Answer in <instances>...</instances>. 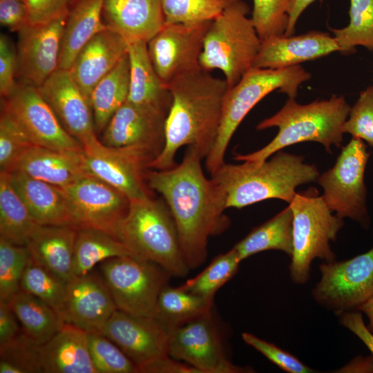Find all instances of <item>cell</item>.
Returning a JSON list of instances; mask_svg holds the SVG:
<instances>
[{"label":"cell","mask_w":373,"mask_h":373,"mask_svg":"<svg viewBox=\"0 0 373 373\" xmlns=\"http://www.w3.org/2000/svg\"><path fill=\"white\" fill-rule=\"evenodd\" d=\"M41 373H97L88 347V332L69 323L39 346Z\"/></svg>","instance_id":"26"},{"label":"cell","mask_w":373,"mask_h":373,"mask_svg":"<svg viewBox=\"0 0 373 373\" xmlns=\"http://www.w3.org/2000/svg\"><path fill=\"white\" fill-rule=\"evenodd\" d=\"M12 186L8 173L0 171V238L26 246L40 227Z\"/></svg>","instance_id":"35"},{"label":"cell","mask_w":373,"mask_h":373,"mask_svg":"<svg viewBox=\"0 0 373 373\" xmlns=\"http://www.w3.org/2000/svg\"><path fill=\"white\" fill-rule=\"evenodd\" d=\"M202 159L188 146L180 164L146 173L149 186L161 195L171 211L190 269L204 262L209 238L224 232L230 224L224 213V193L211 177L205 175Z\"/></svg>","instance_id":"1"},{"label":"cell","mask_w":373,"mask_h":373,"mask_svg":"<svg viewBox=\"0 0 373 373\" xmlns=\"http://www.w3.org/2000/svg\"><path fill=\"white\" fill-rule=\"evenodd\" d=\"M30 254L25 246L0 238V300L8 301L20 289Z\"/></svg>","instance_id":"44"},{"label":"cell","mask_w":373,"mask_h":373,"mask_svg":"<svg viewBox=\"0 0 373 373\" xmlns=\"http://www.w3.org/2000/svg\"><path fill=\"white\" fill-rule=\"evenodd\" d=\"M126 256H135L118 238L95 229H77L71 278L90 272L107 259Z\"/></svg>","instance_id":"34"},{"label":"cell","mask_w":373,"mask_h":373,"mask_svg":"<svg viewBox=\"0 0 373 373\" xmlns=\"http://www.w3.org/2000/svg\"><path fill=\"white\" fill-rule=\"evenodd\" d=\"M8 303L23 332L38 345L49 341L65 323L50 306L21 289L15 293Z\"/></svg>","instance_id":"31"},{"label":"cell","mask_w":373,"mask_h":373,"mask_svg":"<svg viewBox=\"0 0 373 373\" xmlns=\"http://www.w3.org/2000/svg\"><path fill=\"white\" fill-rule=\"evenodd\" d=\"M37 88L64 129L83 146L99 140L90 102L69 70L58 68Z\"/></svg>","instance_id":"20"},{"label":"cell","mask_w":373,"mask_h":373,"mask_svg":"<svg viewBox=\"0 0 373 373\" xmlns=\"http://www.w3.org/2000/svg\"><path fill=\"white\" fill-rule=\"evenodd\" d=\"M345 370L346 372H373V356L354 359Z\"/></svg>","instance_id":"55"},{"label":"cell","mask_w":373,"mask_h":373,"mask_svg":"<svg viewBox=\"0 0 373 373\" xmlns=\"http://www.w3.org/2000/svg\"><path fill=\"white\" fill-rule=\"evenodd\" d=\"M140 373H200L193 366L180 363L169 355L162 356L138 370Z\"/></svg>","instance_id":"52"},{"label":"cell","mask_w":373,"mask_h":373,"mask_svg":"<svg viewBox=\"0 0 373 373\" xmlns=\"http://www.w3.org/2000/svg\"><path fill=\"white\" fill-rule=\"evenodd\" d=\"M88 347L97 373H137L136 365L102 332H88Z\"/></svg>","instance_id":"42"},{"label":"cell","mask_w":373,"mask_h":373,"mask_svg":"<svg viewBox=\"0 0 373 373\" xmlns=\"http://www.w3.org/2000/svg\"><path fill=\"white\" fill-rule=\"evenodd\" d=\"M318 176L316 166L305 163L303 157L279 151L270 160L224 162L210 177L223 191L227 209H241L273 198L289 203L298 186Z\"/></svg>","instance_id":"3"},{"label":"cell","mask_w":373,"mask_h":373,"mask_svg":"<svg viewBox=\"0 0 373 373\" xmlns=\"http://www.w3.org/2000/svg\"><path fill=\"white\" fill-rule=\"evenodd\" d=\"M21 331L8 301L0 300V347L14 339Z\"/></svg>","instance_id":"53"},{"label":"cell","mask_w":373,"mask_h":373,"mask_svg":"<svg viewBox=\"0 0 373 373\" xmlns=\"http://www.w3.org/2000/svg\"><path fill=\"white\" fill-rule=\"evenodd\" d=\"M77 233L68 225L40 226L25 247L34 261L68 282Z\"/></svg>","instance_id":"29"},{"label":"cell","mask_w":373,"mask_h":373,"mask_svg":"<svg viewBox=\"0 0 373 373\" xmlns=\"http://www.w3.org/2000/svg\"><path fill=\"white\" fill-rule=\"evenodd\" d=\"M293 220V212L289 205L254 228L233 247L241 260L267 250L281 251L291 257L294 250Z\"/></svg>","instance_id":"33"},{"label":"cell","mask_w":373,"mask_h":373,"mask_svg":"<svg viewBox=\"0 0 373 373\" xmlns=\"http://www.w3.org/2000/svg\"><path fill=\"white\" fill-rule=\"evenodd\" d=\"M343 131L373 146V84L360 93Z\"/></svg>","instance_id":"46"},{"label":"cell","mask_w":373,"mask_h":373,"mask_svg":"<svg viewBox=\"0 0 373 373\" xmlns=\"http://www.w3.org/2000/svg\"><path fill=\"white\" fill-rule=\"evenodd\" d=\"M17 51L11 39L5 35L0 37V94L6 99L15 91L17 84Z\"/></svg>","instance_id":"49"},{"label":"cell","mask_w":373,"mask_h":373,"mask_svg":"<svg viewBox=\"0 0 373 373\" xmlns=\"http://www.w3.org/2000/svg\"><path fill=\"white\" fill-rule=\"evenodd\" d=\"M128 57L130 81L126 101L168 114L172 104V95L152 64L147 42L135 41L128 43Z\"/></svg>","instance_id":"28"},{"label":"cell","mask_w":373,"mask_h":373,"mask_svg":"<svg viewBox=\"0 0 373 373\" xmlns=\"http://www.w3.org/2000/svg\"><path fill=\"white\" fill-rule=\"evenodd\" d=\"M319 269L321 278L312 296L337 314L358 310L373 295V247L347 260L323 262Z\"/></svg>","instance_id":"12"},{"label":"cell","mask_w":373,"mask_h":373,"mask_svg":"<svg viewBox=\"0 0 373 373\" xmlns=\"http://www.w3.org/2000/svg\"><path fill=\"white\" fill-rule=\"evenodd\" d=\"M86 171L124 193L130 200L152 196L146 173L155 155L137 147H110L99 140L83 146Z\"/></svg>","instance_id":"11"},{"label":"cell","mask_w":373,"mask_h":373,"mask_svg":"<svg viewBox=\"0 0 373 373\" xmlns=\"http://www.w3.org/2000/svg\"><path fill=\"white\" fill-rule=\"evenodd\" d=\"M349 24L340 29H330L341 54L356 51L363 46L373 51V0H350Z\"/></svg>","instance_id":"37"},{"label":"cell","mask_w":373,"mask_h":373,"mask_svg":"<svg viewBox=\"0 0 373 373\" xmlns=\"http://www.w3.org/2000/svg\"><path fill=\"white\" fill-rule=\"evenodd\" d=\"M228 0H162L165 24L193 26L218 17Z\"/></svg>","instance_id":"40"},{"label":"cell","mask_w":373,"mask_h":373,"mask_svg":"<svg viewBox=\"0 0 373 373\" xmlns=\"http://www.w3.org/2000/svg\"><path fill=\"white\" fill-rule=\"evenodd\" d=\"M289 205L294 216L290 276L294 283L304 284L309 279L311 263L315 258L327 262L335 260L329 242L336 239L343 220L332 214L316 189L296 193Z\"/></svg>","instance_id":"8"},{"label":"cell","mask_w":373,"mask_h":373,"mask_svg":"<svg viewBox=\"0 0 373 373\" xmlns=\"http://www.w3.org/2000/svg\"><path fill=\"white\" fill-rule=\"evenodd\" d=\"M39 346L21 331L0 347V373H41Z\"/></svg>","instance_id":"41"},{"label":"cell","mask_w":373,"mask_h":373,"mask_svg":"<svg viewBox=\"0 0 373 373\" xmlns=\"http://www.w3.org/2000/svg\"><path fill=\"white\" fill-rule=\"evenodd\" d=\"M63 190L74 228L95 229L118 238L119 227L130 204L124 193L91 175Z\"/></svg>","instance_id":"13"},{"label":"cell","mask_w":373,"mask_h":373,"mask_svg":"<svg viewBox=\"0 0 373 373\" xmlns=\"http://www.w3.org/2000/svg\"><path fill=\"white\" fill-rule=\"evenodd\" d=\"M102 333L115 343L138 370L168 355L169 332L153 318L117 309Z\"/></svg>","instance_id":"19"},{"label":"cell","mask_w":373,"mask_h":373,"mask_svg":"<svg viewBox=\"0 0 373 373\" xmlns=\"http://www.w3.org/2000/svg\"><path fill=\"white\" fill-rule=\"evenodd\" d=\"M78 0H24L28 24L37 25L67 18Z\"/></svg>","instance_id":"48"},{"label":"cell","mask_w":373,"mask_h":373,"mask_svg":"<svg viewBox=\"0 0 373 373\" xmlns=\"http://www.w3.org/2000/svg\"><path fill=\"white\" fill-rule=\"evenodd\" d=\"M128 47L121 35L107 27L78 52L69 71L89 102L94 87L127 54Z\"/></svg>","instance_id":"23"},{"label":"cell","mask_w":373,"mask_h":373,"mask_svg":"<svg viewBox=\"0 0 373 373\" xmlns=\"http://www.w3.org/2000/svg\"><path fill=\"white\" fill-rule=\"evenodd\" d=\"M67 283V281L37 263L30 256L21 279L20 289L43 300L62 318Z\"/></svg>","instance_id":"38"},{"label":"cell","mask_w":373,"mask_h":373,"mask_svg":"<svg viewBox=\"0 0 373 373\" xmlns=\"http://www.w3.org/2000/svg\"><path fill=\"white\" fill-rule=\"evenodd\" d=\"M244 0H228L222 12L206 32L200 57L202 68L220 70L229 87L235 85L251 68L262 41Z\"/></svg>","instance_id":"7"},{"label":"cell","mask_w":373,"mask_h":373,"mask_svg":"<svg viewBox=\"0 0 373 373\" xmlns=\"http://www.w3.org/2000/svg\"><path fill=\"white\" fill-rule=\"evenodd\" d=\"M117 236L136 257L158 265L171 276L187 275L190 269L182 255L177 227L162 198L130 200Z\"/></svg>","instance_id":"5"},{"label":"cell","mask_w":373,"mask_h":373,"mask_svg":"<svg viewBox=\"0 0 373 373\" xmlns=\"http://www.w3.org/2000/svg\"><path fill=\"white\" fill-rule=\"evenodd\" d=\"M167 115L126 101L113 115L99 140L110 147L141 148L156 157L164 146Z\"/></svg>","instance_id":"18"},{"label":"cell","mask_w":373,"mask_h":373,"mask_svg":"<svg viewBox=\"0 0 373 373\" xmlns=\"http://www.w3.org/2000/svg\"><path fill=\"white\" fill-rule=\"evenodd\" d=\"M99 269L117 309L138 316L153 317L159 294L171 276L158 265L131 256L107 259Z\"/></svg>","instance_id":"9"},{"label":"cell","mask_w":373,"mask_h":373,"mask_svg":"<svg viewBox=\"0 0 373 373\" xmlns=\"http://www.w3.org/2000/svg\"><path fill=\"white\" fill-rule=\"evenodd\" d=\"M130 81V64L127 54L94 87L90 96L95 131L101 133L127 100Z\"/></svg>","instance_id":"32"},{"label":"cell","mask_w":373,"mask_h":373,"mask_svg":"<svg viewBox=\"0 0 373 373\" xmlns=\"http://www.w3.org/2000/svg\"><path fill=\"white\" fill-rule=\"evenodd\" d=\"M242 338L247 345L256 350L271 363L287 372H314V370L302 363L294 355L271 343L262 340L248 332H243Z\"/></svg>","instance_id":"47"},{"label":"cell","mask_w":373,"mask_h":373,"mask_svg":"<svg viewBox=\"0 0 373 373\" xmlns=\"http://www.w3.org/2000/svg\"><path fill=\"white\" fill-rule=\"evenodd\" d=\"M66 20L28 24L17 32V77L20 83L39 88L58 69Z\"/></svg>","instance_id":"17"},{"label":"cell","mask_w":373,"mask_h":373,"mask_svg":"<svg viewBox=\"0 0 373 373\" xmlns=\"http://www.w3.org/2000/svg\"><path fill=\"white\" fill-rule=\"evenodd\" d=\"M82 151H61L32 145L11 171L64 189L89 175L85 169Z\"/></svg>","instance_id":"25"},{"label":"cell","mask_w":373,"mask_h":373,"mask_svg":"<svg viewBox=\"0 0 373 373\" xmlns=\"http://www.w3.org/2000/svg\"><path fill=\"white\" fill-rule=\"evenodd\" d=\"M8 174L12 186L39 225L73 227L69 203L63 189L19 171Z\"/></svg>","instance_id":"27"},{"label":"cell","mask_w":373,"mask_h":373,"mask_svg":"<svg viewBox=\"0 0 373 373\" xmlns=\"http://www.w3.org/2000/svg\"><path fill=\"white\" fill-rule=\"evenodd\" d=\"M370 156L364 142L352 137L342 147L334 166L317 179L329 209L341 218L356 221L363 229H367L370 223L364 180Z\"/></svg>","instance_id":"10"},{"label":"cell","mask_w":373,"mask_h":373,"mask_svg":"<svg viewBox=\"0 0 373 373\" xmlns=\"http://www.w3.org/2000/svg\"><path fill=\"white\" fill-rule=\"evenodd\" d=\"M339 315L341 324L363 343L373 356V334L365 325L361 312L347 311Z\"/></svg>","instance_id":"51"},{"label":"cell","mask_w":373,"mask_h":373,"mask_svg":"<svg viewBox=\"0 0 373 373\" xmlns=\"http://www.w3.org/2000/svg\"><path fill=\"white\" fill-rule=\"evenodd\" d=\"M113 297L99 273L91 271L71 278L62 315L64 323L87 332H102L117 310Z\"/></svg>","instance_id":"21"},{"label":"cell","mask_w":373,"mask_h":373,"mask_svg":"<svg viewBox=\"0 0 373 373\" xmlns=\"http://www.w3.org/2000/svg\"><path fill=\"white\" fill-rule=\"evenodd\" d=\"M172 104L165 125V143L149 169H169L177 164L178 149H195L205 158L216 142L222 104L229 88L225 79L212 76L202 68L179 76L167 86Z\"/></svg>","instance_id":"2"},{"label":"cell","mask_w":373,"mask_h":373,"mask_svg":"<svg viewBox=\"0 0 373 373\" xmlns=\"http://www.w3.org/2000/svg\"><path fill=\"white\" fill-rule=\"evenodd\" d=\"M311 74L302 66L280 69L251 68L224 97L222 116L213 146L205 157L208 172L213 173L224 162L230 140L249 112L265 97L278 90L295 99L300 86L310 79Z\"/></svg>","instance_id":"6"},{"label":"cell","mask_w":373,"mask_h":373,"mask_svg":"<svg viewBox=\"0 0 373 373\" xmlns=\"http://www.w3.org/2000/svg\"><path fill=\"white\" fill-rule=\"evenodd\" d=\"M350 108L343 96L334 95L329 99L307 104H300L295 99L288 98L278 112L256 126L260 131L277 127L278 132L274 138L262 149L248 154H237L234 159L260 162L286 146L305 142L321 143L332 153V146H341L343 127Z\"/></svg>","instance_id":"4"},{"label":"cell","mask_w":373,"mask_h":373,"mask_svg":"<svg viewBox=\"0 0 373 373\" xmlns=\"http://www.w3.org/2000/svg\"><path fill=\"white\" fill-rule=\"evenodd\" d=\"M33 144L10 115L2 109L0 118V167L10 173Z\"/></svg>","instance_id":"45"},{"label":"cell","mask_w":373,"mask_h":373,"mask_svg":"<svg viewBox=\"0 0 373 373\" xmlns=\"http://www.w3.org/2000/svg\"><path fill=\"white\" fill-rule=\"evenodd\" d=\"M316 1L323 2V0H296L289 14V21L285 35H293L295 32L296 23L303 12Z\"/></svg>","instance_id":"54"},{"label":"cell","mask_w":373,"mask_h":373,"mask_svg":"<svg viewBox=\"0 0 373 373\" xmlns=\"http://www.w3.org/2000/svg\"><path fill=\"white\" fill-rule=\"evenodd\" d=\"M102 17L128 43L148 42L165 25L162 0H104Z\"/></svg>","instance_id":"24"},{"label":"cell","mask_w":373,"mask_h":373,"mask_svg":"<svg viewBox=\"0 0 373 373\" xmlns=\"http://www.w3.org/2000/svg\"><path fill=\"white\" fill-rule=\"evenodd\" d=\"M296 1L253 0L251 19L261 41L285 35Z\"/></svg>","instance_id":"43"},{"label":"cell","mask_w":373,"mask_h":373,"mask_svg":"<svg viewBox=\"0 0 373 373\" xmlns=\"http://www.w3.org/2000/svg\"><path fill=\"white\" fill-rule=\"evenodd\" d=\"M241 259L233 247L217 256L199 274L180 287L192 294L213 300L216 293L237 272Z\"/></svg>","instance_id":"39"},{"label":"cell","mask_w":373,"mask_h":373,"mask_svg":"<svg viewBox=\"0 0 373 373\" xmlns=\"http://www.w3.org/2000/svg\"><path fill=\"white\" fill-rule=\"evenodd\" d=\"M211 21L193 26L165 24L147 42L152 64L166 86L176 77L201 68L200 57Z\"/></svg>","instance_id":"16"},{"label":"cell","mask_w":373,"mask_h":373,"mask_svg":"<svg viewBox=\"0 0 373 373\" xmlns=\"http://www.w3.org/2000/svg\"><path fill=\"white\" fill-rule=\"evenodd\" d=\"M168 355L193 366L200 373L247 372L226 357L211 312L170 330Z\"/></svg>","instance_id":"15"},{"label":"cell","mask_w":373,"mask_h":373,"mask_svg":"<svg viewBox=\"0 0 373 373\" xmlns=\"http://www.w3.org/2000/svg\"><path fill=\"white\" fill-rule=\"evenodd\" d=\"M358 310L363 312L367 317L369 325L367 327L373 334V295L360 306Z\"/></svg>","instance_id":"56"},{"label":"cell","mask_w":373,"mask_h":373,"mask_svg":"<svg viewBox=\"0 0 373 373\" xmlns=\"http://www.w3.org/2000/svg\"><path fill=\"white\" fill-rule=\"evenodd\" d=\"M213 300L168 284L161 290L153 318L169 332L211 312Z\"/></svg>","instance_id":"36"},{"label":"cell","mask_w":373,"mask_h":373,"mask_svg":"<svg viewBox=\"0 0 373 373\" xmlns=\"http://www.w3.org/2000/svg\"><path fill=\"white\" fill-rule=\"evenodd\" d=\"M0 23L12 32H19L28 25L24 0H0Z\"/></svg>","instance_id":"50"},{"label":"cell","mask_w":373,"mask_h":373,"mask_svg":"<svg viewBox=\"0 0 373 373\" xmlns=\"http://www.w3.org/2000/svg\"><path fill=\"white\" fill-rule=\"evenodd\" d=\"M6 111L35 146L61 151H83V146L62 126L38 88L19 83L3 99Z\"/></svg>","instance_id":"14"},{"label":"cell","mask_w":373,"mask_h":373,"mask_svg":"<svg viewBox=\"0 0 373 373\" xmlns=\"http://www.w3.org/2000/svg\"><path fill=\"white\" fill-rule=\"evenodd\" d=\"M104 0H78L70 10L63 30L58 68L69 70L78 52L96 34L106 29Z\"/></svg>","instance_id":"30"},{"label":"cell","mask_w":373,"mask_h":373,"mask_svg":"<svg viewBox=\"0 0 373 373\" xmlns=\"http://www.w3.org/2000/svg\"><path fill=\"white\" fill-rule=\"evenodd\" d=\"M341 52L334 36L316 30L300 35H278L262 41L253 67L280 69Z\"/></svg>","instance_id":"22"}]
</instances>
